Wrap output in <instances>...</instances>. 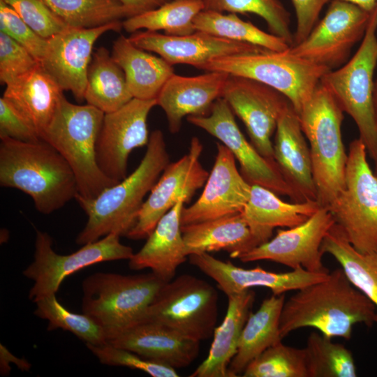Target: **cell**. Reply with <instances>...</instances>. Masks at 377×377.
Wrapping results in <instances>:
<instances>
[{
  "label": "cell",
  "mask_w": 377,
  "mask_h": 377,
  "mask_svg": "<svg viewBox=\"0 0 377 377\" xmlns=\"http://www.w3.org/2000/svg\"><path fill=\"white\" fill-rule=\"evenodd\" d=\"M164 283L151 272H96L82 281V312L101 326L106 336L122 331L145 318Z\"/></svg>",
  "instance_id": "obj_6"
},
{
  "label": "cell",
  "mask_w": 377,
  "mask_h": 377,
  "mask_svg": "<svg viewBox=\"0 0 377 377\" xmlns=\"http://www.w3.org/2000/svg\"><path fill=\"white\" fill-rule=\"evenodd\" d=\"M218 292L207 281L184 274L164 283L145 318L201 341L213 335L218 319Z\"/></svg>",
  "instance_id": "obj_10"
},
{
  "label": "cell",
  "mask_w": 377,
  "mask_h": 377,
  "mask_svg": "<svg viewBox=\"0 0 377 377\" xmlns=\"http://www.w3.org/2000/svg\"><path fill=\"white\" fill-rule=\"evenodd\" d=\"M200 342L161 323L145 320L106 336L109 344L175 369L188 367L197 358Z\"/></svg>",
  "instance_id": "obj_22"
},
{
  "label": "cell",
  "mask_w": 377,
  "mask_h": 377,
  "mask_svg": "<svg viewBox=\"0 0 377 377\" xmlns=\"http://www.w3.org/2000/svg\"><path fill=\"white\" fill-rule=\"evenodd\" d=\"M320 207L317 201L289 203L272 191L251 185L242 214L260 244L271 239L275 228H293L313 216Z\"/></svg>",
  "instance_id": "obj_29"
},
{
  "label": "cell",
  "mask_w": 377,
  "mask_h": 377,
  "mask_svg": "<svg viewBox=\"0 0 377 377\" xmlns=\"http://www.w3.org/2000/svg\"><path fill=\"white\" fill-rule=\"evenodd\" d=\"M134 15L156 8L170 0H119Z\"/></svg>",
  "instance_id": "obj_47"
},
{
  "label": "cell",
  "mask_w": 377,
  "mask_h": 377,
  "mask_svg": "<svg viewBox=\"0 0 377 377\" xmlns=\"http://www.w3.org/2000/svg\"><path fill=\"white\" fill-rule=\"evenodd\" d=\"M0 184L29 195L37 211L44 214L61 209L77 194L71 168L43 139L1 138Z\"/></svg>",
  "instance_id": "obj_3"
},
{
  "label": "cell",
  "mask_w": 377,
  "mask_h": 377,
  "mask_svg": "<svg viewBox=\"0 0 377 377\" xmlns=\"http://www.w3.org/2000/svg\"><path fill=\"white\" fill-rule=\"evenodd\" d=\"M373 101H374V113H375L376 120L377 123V77L374 80Z\"/></svg>",
  "instance_id": "obj_49"
},
{
  "label": "cell",
  "mask_w": 377,
  "mask_h": 377,
  "mask_svg": "<svg viewBox=\"0 0 377 377\" xmlns=\"http://www.w3.org/2000/svg\"><path fill=\"white\" fill-rule=\"evenodd\" d=\"M39 36L49 38L71 27L56 15L43 0H2Z\"/></svg>",
  "instance_id": "obj_42"
},
{
  "label": "cell",
  "mask_w": 377,
  "mask_h": 377,
  "mask_svg": "<svg viewBox=\"0 0 377 377\" xmlns=\"http://www.w3.org/2000/svg\"><path fill=\"white\" fill-rule=\"evenodd\" d=\"M255 299L256 293L252 289L228 296L226 313L222 323L214 330L208 355L190 377H230L228 367L237 353Z\"/></svg>",
  "instance_id": "obj_27"
},
{
  "label": "cell",
  "mask_w": 377,
  "mask_h": 377,
  "mask_svg": "<svg viewBox=\"0 0 377 377\" xmlns=\"http://www.w3.org/2000/svg\"><path fill=\"white\" fill-rule=\"evenodd\" d=\"M273 147L274 161L293 193V201H317L309 147L290 103L279 118Z\"/></svg>",
  "instance_id": "obj_23"
},
{
  "label": "cell",
  "mask_w": 377,
  "mask_h": 377,
  "mask_svg": "<svg viewBox=\"0 0 377 377\" xmlns=\"http://www.w3.org/2000/svg\"><path fill=\"white\" fill-rule=\"evenodd\" d=\"M202 145L196 137L191 141L188 152L169 163L145 200L135 226L126 237L133 240L147 239L158 221L183 196L190 201L205 184L209 172L200 162Z\"/></svg>",
  "instance_id": "obj_16"
},
{
  "label": "cell",
  "mask_w": 377,
  "mask_h": 377,
  "mask_svg": "<svg viewBox=\"0 0 377 377\" xmlns=\"http://www.w3.org/2000/svg\"><path fill=\"white\" fill-rule=\"evenodd\" d=\"M328 1L292 0L297 18L293 45L300 43L309 35L318 22L322 8Z\"/></svg>",
  "instance_id": "obj_46"
},
{
  "label": "cell",
  "mask_w": 377,
  "mask_h": 377,
  "mask_svg": "<svg viewBox=\"0 0 377 377\" xmlns=\"http://www.w3.org/2000/svg\"><path fill=\"white\" fill-rule=\"evenodd\" d=\"M342 108L320 82L297 114L308 140L317 202L327 207L343 188L348 154L341 135Z\"/></svg>",
  "instance_id": "obj_5"
},
{
  "label": "cell",
  "mask_w": 377,
  "mask_h": 377,
  "mask_svg": "<svg viewBox=\"0 0 377 377\" xmlns=\"http://www.w3.org/2000/svg\"><path fill=\"white\" fill-rule=\"evenodd\" d=\"M157 100L133 98L119 109L105 113L96 142V161L103 173L119 182L127 176L131 151L147 145V118Z\"/></svg>",
  "instance_id": "obj_15"
},
{
  "label": "cell",
  "mask_w": 377,
  "mask_h": 377,
  "mask_svg": "<svg viewBox=\"0 0 377 377\" xmlns=\"http://www.w3.org/2000/svg\"><path fill=\"white\" fill-rule=\"evenodd\" d=\"M377 8L372 12L362 43L355 54L320 82L332 94L343 111L354 121L367 154L377 162V123L374 109V75L377 65Z\"/></svg>",
  "instance_id": "obj_7"
},
{
  "label": "cell",
  "mask_w": 377,
  "mask_h": 377,
  "mask_svg": "<svg viewBox=\"0 0 377 377\" xmlns=\"http://www.w3.org/2000/svg\"><path fill=\"white\" fill-rule=\"evenodd\" d=\"M104 114L88 104H73L63 95L41 135L71 168L77 187L75 198L93 200L117 183L103 173L96 161V142Z\"/></svg>",
  "instance_id": "obj_4"
},
{
  "label": "cell",
  "mask_w": 377,
  "mask_h": 377,
  "mask_svg": "<svg viewBox=\"0 0 377 377\" xmlns=\"http://www.w3.org/2000/svg\"><path fill=\"white\" fill-rule=\"evenodd\" d=\"M187 121L205 131L224 145L240 166V172L251 185L265 187L277 195L294 199V195L276 163L263 156L249 142L237 126L228 103L219 98L205 116H188Z\"/></svg>",
  "instance_id": "obj_13"
},
{
  "label": "cell",
  "mask_w": 377,
  "mask_h": 377,
  "mask_svg": "<svg viewBox=\"0 0 377 377\" xmlns=\"http://www.w3.org/2000/svg\"><path fill=\"white\" fill-rule=\"evenodd\" d=\"M221 98L244 123L251 144L276 163L272 136L283 111L290 103L276 89L256 80L229 75Z\"/></svg>",
  "instance_id": "obj_14"
},
{
  "label": "cell",
  "mask_w": 377,
  "mask_h": 377,
  "mask_svg": "<svg viewBox=\"0 0 377 377\" xmlns=\"http://www.w3.org/2000/svg\"><path fill=\"white\" fill-rule=\"evenodd\" d=\"M40 62L22 45L0 31V81L6 85L33 71Z\"/></svg>",
  "instance_id": "obj_43"
},
{
  "label": "cell",
  "mask_w": 377,
  "mask_h": 377,
  "mask_svg": "<svg viewBox=\"0 0 377 377\" xmlns=\"http://www.w3.org/2000/svg\"><path fill=\"white\" fill-rule=\"evenodd\" d=\"M86 346L103 364L140 370L153 377L179 376L175 369L147 359L123 348L108 343L100 345L86 344Z\"/></svg>",
  "instance_id": "obj_41"
},
{
  "label": "cell",
  "mask_w": 377,
  "mask_h": 377,
  "mask_svg": "<svg viewBox=\"0 0 377 377\" xmlns=\"http://www.w3.org/2000/svg\"><path fill=\"white\" fill-rule=\"evenodd\" d=\"M374 174L376 175V176L377 177V162L375 163V169H374Z\"/></svg>",
  "instance_id": "obj_50"
},
{
  "label": "cell",
  "mask_w": 377,
  "mask_h": 377,
  "mask_svg": "<svg viewBox=\"0 0 377 377\" xmlns=\"http://www.w3.org/2000/svg\"><path fill=\"white\" fill-rule=\"evenodd\" d=\"M371 13L352 3L332 0L323 18L289 51L330 70L339 68L363 38Z\"/></svg>",
  "instance_id": "obj_12"
},
{
  "label": "cell",
  "mask_w": 377,
  "mask_h": 377,
  "mask_svg": "<svg viewBox=\"0 0 377 377\" xmlns=\"http://www.w3.org/2000/svg\"><path fill=\"white\" fill-rule=\"evenodd\" d=\"M205 10L202 0H170L161 6L131 16L122 22L128 33L142 29L165 34L184 36L195 31L194 20Z\"/></svg>",
  "instance_id": "obj_34"
},
{
  "label": "cell",
  "mask_w": 377,
  "mask_h": 377,
  "mask_svg": "<svg viewBox=\"0 0 377 377\" xmlns=\"http://www.w3.org/2000/svg\"><path fill=\"white\" fill-rule=\"evenodd\" d=\"M169 163L163 134L155 130L150 134L144 157L131 175L93 200L75 198L87 216L76 243L82 246L110 234L126 236L136 223L145 195Z\"/></svg>",
  "instance_id": "obj_2"
},
{
  "label": "cell",
  "mask_w": 377,
  "mask_h": 377,
  "mask_svg": "<svg viewBox=\"0 0 377 377\" xmlns=\"http://www.w3.org/2000/svg\"><path fill=\"white\" fill-rule=\"evenodd\" d=\"M232 152L221 142L203 191L191 206L182 212V226L201 223L242 212L251 195V185L236 165Z\"/></svg>",
  "instance_id": "obj_19"
},
{
  "label": "cell",
  "mask_w": 377,
  "mask_h": 377,
  "mask_svg": "<svg viewBox=\"0 0 377 377\" xmlns=\"http://www.w3.org/2000/svg\"><path fill=\"white\" fill-rule=\"evenodd\" d=\"M195 31L223 38L249 43L270 50L281 52L290 45L282 38L267 33L235 13L223 14L211 10L200 11L194 20Z\"/></svg>",
  "instance_id": "obj_35"
},
{
  "label": "cell",
  "mask_w": 377,
  "mask_h": 377,
  "mask_svg": "<svg viewBox=\"0 0 377 377\" xmlns=\"http://www.w3.org/2000/svg\"><path fill=\"white\" fill-rule=\"evenodd\" d=\"M320 249L339 263L353 284L377 308V251L367 253L357 251L337 223L327 232Z\"/></svg>",
  "instance_id": "obj_33"
},
{
  "label": "cell",
  "mask_w": 377,
  "mask_h": 377,
  "mask_svg": "<svg viewBox=\"0 0 377 377\" xmlns=\"http://www.w3.org/2000/svg\"><path fill=\"white\" fill-rule=\"evenodd\" d=\"M182 232L188 256L225 251L238 258L260 244L242 212L182 226Z\"/></svg>",
  "instance_id": "obj_26"
},
{
  "label": "cell",
  "mask_w": 377,
  "mask_h": 377,
  "mask_svg": "<svg viewBox=\"0 0 377 377\" xmlns=\"http://www.w3.org/2000/svg\"><path fill=\"white\" fill-rule=\"evenodd\" d=\"M205 10L230 13H253L261 17L271 34L283 38L290 46L294 34L290 30L288 11L279 0H202Z\"/></svg>",
  "instance_id": "obj_40"
},
{
  "label": "cell",
  "mask_w": 377,
  "mask_h": 377,
  "mask_svg": "<svg viewBox=\"0 0 377 377\" xmlns=\"http://www.w3.org/2000/svg\"><path fill=\"white\" fill-rule=\"evenodd\" d=\"M187 198L183 196L158 221L141 249L129 260L133 270L146 268L164 282L172 280L188 257L182 232L181 217Z\"/></svg>",
  "instance_id": "obj_25"
},
{
  "label": "cell",
  "mask_w": 377,
  "mask_h": 377,
  "mask_svg": "<svg viewBox=\"0 0 377 377\" xmlns=\"http://www.w3.org/2000/svg\"><path fill=\"white\" fill-rule=\"evenodd\" d=\"M285 300V294H272L263 301L256 312L250 313L242 331L237 353L228 367L230 377L242 374L253 359L281 341L280 318Z\"/></svg>",
  "instance_id": "obj_31"
},
{
  "label": "cell",
  "mask_w": 377,
  "mask_h": 377,
  "mask_svg": "<svg viewBox=\"0 0 377 377\" xmlns=\"http://www.w3.org/2000/svg\"><path fill=\"white\" fill-rule=\"evenodd\" d=\"M199 69L223 72L266 84L284 95L297 114L311 98L322 77L330 71L292 54L289 49L221 57Z\"/></svg>",
  "instance_id": "obj_8"
},
{
  "label": "cell",
  "mask_w": 377,
  "mask_h": 377,
  "mask_svg": "<svg viewBox=\"0 0 377 377\" xmlns=\"http://www.w3.org/2000/svg\"><path fill=\"white\" fill-rule=\"evenodd\" d=\"M111 56L123 70L133 98L156 99L175 74L172 66L165 59L137 47L124 35L114 41Z\"/></svg>",
  "instance_id": "obj_30"
},
{
  "label": "cell",
  "mask_w": 377,
  "mask_h": 377,
  "mask_svg": "<svg viewBox=\"0 0 377 377\" xmlns=\"http://www.w3.org/2000/svg\"><path fill=\"white\" fill-rule=\"evenodd\" d=\"M10 138L24 142L41 138L36 128L3 97L0 98V139Z\"/></svg>",
  "instance_id": "obj_45"
},
{
  "label": "cell",
  "mask_w": 377,
  "mask_h": 377,
  "mask_svg": "<svg viewBox=\"0 0 377 377\" xmlns=\"http://www.w3.org/2000/svg\"><path fill=\"white\" fill-rule=\"evenodd\" d=\"M244 377H309L304 348L281 341L253 359L242 373Z\"/></svg>",
  "instance_id": "obj_39"
},
{
  "label": "cell",
  "mask_w": 377,
  "mask_h": 377,
  "mask_svg": "<svg viewBox=\"0 0 377 377\" xmlns=\"http://www.w3.org/2000/svg\"><path fill=\"white\" fill-rule=\"evenodd\" d=\"M377 308L338 267L327 277L296 290L285 300L280 334L283 339L303 327H313L329 337L349 340L353 327L376 323Z\"/></svg>",
  "instance_id": "obj_1"
},
{
  "label": "cell",
  "mask_w": 377,
  "mask_h": 377,
  "mask_svg": "<svg viewBox=\"0 0 377 377\" xmlns=\"http://www.w3.org/2000/svg\"><path fill=\"white\" fill-rule=\"evenodd\" d=\"M360 138L349 145L345 185L327 207L353 246L362 253L377 251V177Z\"/></svg>",
  "instance_id": "obj_9"
},
{
  "label": "cell",
  "mask_w": 377,
  "mask_h": 377,
  "mask_svg": "<svg viewBox=\"0 0 377 377\" xmlns=\"http://www.w3.org/2000/svg\"><path fill=\"white\" fill-rule=\"evenodd\" d=\"M334 219L327 207L319 209L305 222L287 230L278 229L276 235L238 258L244 262L271 260L292 269L302 267L316 273H329L322 261V242Z\"/></svg>",
  "instance_id": "obj_17"
},
{
  "label": "cell",
  "mask_w": 377,
  "mask_h": 377,
  "mask_svg": "<svg viewBox=\"0 0 377 377\" xmlns=\"http://www.w3.org/2000/svg\"><path fill=\"white\" fill-rule=\"evenodd\" d=\"M52 11L73 28H95L120 22L133 13L119 0H43Z\"/></svg>",
  "instance_id": "obj_36"
},
{
  "label": "cell",
  "mask_w": 377,
  "mask_h": 377,
  "mask_svg": "<svg viewBox=\"0 0 377 377\" xmlns=\"http://www.w3.org/2000/svg\"><path fill=\"white\" fill-rule=\"evenodd\" d=\"M0 30L24 47L40 61L45 50L47 39L34 31L2 0H0Z\"/></svg>",
  "instance_id": "obj_44"
},
{
  "label": "cell",
  "mask_w": 377,
  "mask_h": 377,
  "mask_svg": "<svg viewBox=\"0 0 377 377\" xmlns=\"http://www.w3.org/2000/svg\"><path fill=\"white\" fill-rule=\"evenodd\" d=\"M229 74L209 71L196 76L174 74L165 82L156 100L165 114L170 133L179 131L188 116H205L221 97Z\"/></svg>",
  "instance_id": "obj_24"
},
{
  "label": "cell",
  "mask_w": 377,
  "mask_h": 377,
  "mask_svg": "<svg viewBox=\"0 0 377 377\" xmlns=\"http://www.w3.org/2000/svg\"><path fill=\"white\" fill-rule=\"evenodd\" d=\"M352 3L371 13L377 8V0H339Z\"/></svg>",
  "instance_id": "obj_48"
},
{
  "label": "cell",
  "mask_w": 377,
  "mask_h": 377,
  "mask_svg": "<svg viewBox=\"0 0 377 377\" xmlns=\"http://www.w3.org/2000/svg\"><path fill=\"white\" fill-rule=\"evenodd\" d=\"M34 314L48 322V331L62 329L73 333L86 344L106 343L103 328L85 313L68 311L57 299L56 294L45 297L35 302Z\"/></svg>",
  "instance_id": "obj_38"
},
{
  "label": "cell",
  "mask_w": 377,
  "mask_h": 377,
  "mask_svg": "<svg viewBox=\"0 0 377 377\" xmlns=\"http://www.w3.org/2000/svg\"><path fill=\"white\" fill-rule=\"evenodd\" d=\"M128 38L137 47L158 54L172 66L186 64L198 69L216 58L267 50L200 31L184 36L138 31Z\"/></svg>",
  "instance_id": "obj_20"
},
{
  "label": "cell",
  "mask_w": 377,
  "mask_h": 377,
  "mask_svg": "<svg viewBox=\"0 0 377 377\" xmlns=\"http://www.w3.org/2000/svg\"><path fill=\"white\" fill-rule=\"evenodd\" d=\"M120 236L110 234L97 241L82 246L68 255L57 253L52 249L50 235L36 230L33 262L23 271V275L34 282L29 298L34 302L56 294L63 281L69 275L99 263L130 260L134 252L119 240Z\"/></svg>",
  "instance_id": "obj_11"
},
{
  "label": "cell",
  "mask_w": 377,
  "mask_h": 377,
  "mask_svg": "<svg viewBox=\"0 0 377 377\" xmlns=\"http://www.w3.org/2000/svg\"><path fill=\"white\" fill-rule=\"evenodd\" d=\"M321 333L312 332L304 348L309 377H355L352 352Z\"/></svg>",
  "instance_id": "obj_37"
},
{
  "label": "cell",
  "mask_w": 377,
  "mask_h": 377,
  "mask_svg": "<svg viewBox=\"0 0 377 377\" xmlns=\"http://www.w3.org/2000/svg\"><path fill=\"white\" fill-rule=\"evenodd\" d=\"M133 98L124 73L104 47L92 55L84 92V101L104 113L114 112Z\"/></svg>",
  "instance_id": "obj_32"
},
{
  "label": "cell",
  "mask_w": 377,
  "mask_h": 377,
  "mask_svg": "<svg viewBox=\"0 0 377 377\" xmlns=\"http://www.w3.org/2000/svg\"><path fill=\"white\" fill-rule=\"evenodd\" d=\"M122 22L89 29L70 27L52 36L47 38L40 65L64 91H70L78 103H82L94 45L103 34L119 32Z\"/></svg>",
  "instance_id": "obj_18"
},
{
  "label": "cell",
  "mask_w": 377,
  "mask_h": 377,
  "mask_svg": "<svg viewBox=\"0 0 377 377\" xmlns=\"http://www.w3.org/2000/svg\"><path fill=\"white\" fill-rule=\"evenodd\" d=\"M188 260L215 281L227 297L254 287L267 288L274 295L285 294L323 281L330 273L311 272L302 267L286 272H270L260 267L244 269L230 261L219 260L209 253L192 254Z\"/></svg>",
  "instance_id": "obj_21"
},
{
  "label": "cell",
  "mask_w": 377,
  "mask_h": 377,
  "mask_svg": "<svg viewBox=\"0 0 377 377\" xmlns=\"http://www.w3.org/2000/svg\"><path fill=\"white\" fill-rule=\"evenodd\" d=\"M63 92L39 64L29 73L7 84L3 97L36 128L41 137L54 116Z\"/></svg>",
  "instance_id": "obj_28"
}]
</instances>
